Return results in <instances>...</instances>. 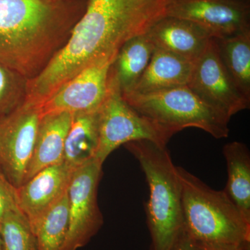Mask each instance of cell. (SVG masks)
<instances>
[{
    "mask_svg": "<svg viewBox=\"0 0 250 250\" xmlns=\"http://www.w3.org/2000/svg\"><path fill=\"white\" fill-rule=\"evenodd\" d=\"M166 7L161 0H88L65 45L28 81L25 103L40 105L92 62L116 55L125 42L165 16Z\"/></svg>",
    "mask_w": 250,
    "mask_h": 250,
    "instance_id": "obj_1",
    "label": "cell"
},
{
    "mask_svg": "<svg viewBox=\"0 0 250 250\" xmlns=\"http://www.w3.org/2000/svg\"><path fill=\"white\" fill-rule=\"evenodd\" d=\"M88 0H0V62L28 80L66 43Z\"/></svg>",
    "mask_w": 250,
    "mask_h": 250,
    "instance_id": "obj_2",
    "label": "cell"
},
{
    "mask_svg": "<svg viewBox=\"0 0 250 250\" xmlns=\"http://www.w3.org/2000/svg\"><path fill=\"white\" fill-rule=\"evenodd\" d=\"M125 146L139 161L149 186L146 214L152 250H172L185 233L177 167L166 146L147 140Z\"/></svg>",
    "mask_w": 250,
    "mask_h": 250,
    "instance_id": "obj_3",
    "label": "cell"
},
{
    "mask_svg": "<svg viewBox=\"0 0 250 250\" xmlns=\"http://www.w3.org/2000/svg\"><path fill=\"white\" fill-rule=\"evenodd\" d=\"M184 232L196 246H249L250 221L224 190H216L182 167Z\"/></svg>",
    "mask_w": 250,
    "mask_h": 250,
    "instance_id": "obj_4",
    "label": "cell"
},
{
    "mask_svg": "<svg viewBox=\"0 0 250 250\" xmlns=\"http://www.w3.org/2000/svg\"><path fill=\"white\" fill-rule=\"evenodd\" d=\"M123 97L136 111L174 134L189 127L203 130L216 139L229 134L230 119L206 103L188 85Z\"/></svg>",
    "mask_w": 250,
    "mask_h": 250,
    "instance_id": "obj_5",
    "label": "cell"
},
{
    "mask_svg": "<svg viewBox=\"0 0 250 250\" xmlns=\"http://www.w3.org/2000/svg\"><path fill=\"white\" fill-rule=\"evenodd\" d=\"M174 133L131 107L121 91L108 83L106 100L99 109V143L95 159L104 164L117 148L147 140L166 146Z\"/></svg>",
    "mask_w": 250,
    "mask_h": 250,
    "instance_id": "obj_6",
    "label": "cell"
},
{
    "mask_svg": "<svg viewBox=\"0 0 250 250\" xmlns=\"http://www.w3.org/2000/svg\"><path fill=\"white\" fill-rule=\"evenodd\" d=\"M103 166L94 159L72 172L67 187L68 233L62 250H77L85 246L103 226V216L98 202Z\"/></svg>",
    "mask_w": 250,
    "mask_h": 250,
    "instance_id": "obj_7",
    "label": "cell"
},
{
    "mask_svg": "<svg viewBox=\"0 0 250 250\" xmlns=\"http://www.w3.org/2000/svg\"><path fill=\"white\" fill-rule=\"evenodd\" d=\"M188 85L229 119L250 108V100L243 95L224 65L214 38L195 62Z\"/></svg>",
    "mask_w": 250,
    "mask_h": 250,
    "instance_id": "obj_8",
    "label": "cell"
},
{
    "mask_svg": "<svg viewBox=\"0 0 250 250\" xmlns=\"http://www.w3.org/2000/svg\"><path fill=\"white\" fill-rule=\"evenodd\" d=\"M41 118L39 106L24 103L0 121V169L15 188L25 179Z\"/></svg>",
    "mask_w": 250,
    "mask_h": 250,
    "instance_id": "obj_9",
    "label": "cell"
},
{
    "mask_svg": "<svg viewBox=\"0 0 250 250\" xmlns=\"http://www.w3.org/2000/svg\"><path fill=\"white\" fill-rule=\"evenodd\" d=\"M116 57L99 59L67 81L38 106L41 116L62 112L74 115L100 109L107 97L108 72Z\"/></svg>",
    "mask_w": 250,
    "mask_h": 250,
    "instance_id": "obj_10",
    "label": "cell"
},
{
    "mask_svg": "<svg viewBox=\"0 0 250 250\" xmlns=\"http://www.w3.org/2000/svg\"><path fill=\"white\" fill-rule=\"evenodd\" d=\"M166 16L191 21L215 39L250 30V2L238 0H170Z\"/></svg>",
    "mask_w": 250,
    "mask_h": 250,
    "instance_id": "obj_11",
    "label": "cell"
},
{
    "mask_svg": "<svg viewBox=\"0 0 250 250\" xmlns=\"http://www.w3.org/2000/svg\"><path fill=\"white\" fill-rule=\"evenodd\" d=\"M74 170L62 161L39 171L16 188L18 207L33 231L49 208L67 191Z\"/></svg>",
    "mask_w": 250,
    "mask_h": 250,
    "instance_id": "obj_12",
    "label": "cell"
},
{
    "mask_svg": "<svg viewBox=\"0 0 250 250\" xmlns=\"http://www.w3.org/2000/svg\"><path fill=\"white\" fill-rule=\"evenodd\" d=\"M147 33L156 47L194 62L200 58L213 38L191 21L167 16L156 21Z\"/></svg>",
    "mask_w": 250,
    "mask_h": 250,
    "instance_id": "obj_13",
    "label": "cell"
},
{
    "mask_svg": "<svg viewBox=\"0 0 250 250\" xmlns=\"http://www.w3.org/2000/svg\"><path fill=\"white\" fill-rule=\"evenodd\" d=\"M195 62L156 47L146 71L132 90L126 95H143L188 85Z\"/></svg>",
    "mask_w": 250,
    "mask_h": 250,
    "instance_id": "obj_14",
    "label": "cell"
},
{
    "mask_svg": "<svg viewBox=\"0 0 250 250\" xmlns=\"http://www.w3.org/2000/svg\"><path fill=\"white\" fill-rule=\"evenodd\" d=\"M72 117V113L67 112L41 116L24 182L42 169L63 161L65 139Z\"/></svg>",
    "mask_w": 250,
    "mask_h": 250,
    "instance_id": "obj_15",
    "label": "cell"
},
{
    "mask_svg": "<svg viewBox=\"0 0 250 250\" xmlns=\"http://www.w3.org/2000/svg\"><path fill=\"white\" fill-rule=\"evenodd\" d=\"M155 48L147 32L125 42L110 67L108 83L123 95L130 93L146 71Z\"/></svg>",
    "mask_w": 250,
    "mask_h": 250,
    "instance_id": "obj_16",
    "label": "cell"
},
{
    "mask_svg": "<svg viewBox=\"0 0 250 250\" xmlns=\"http://www.w3.org/2000/svg\"><path fill=\"white\" fill-rule=\"evenodd\" d=\"M99 143V110L74 114L65 139L63 161L75 169L95 159Z\"/></svg>",
    "mask_w": 250,
    "mask_h": 250,
    "instance_id": "obj_17",
    "label": "cell"
},
{
    "mask_svg": "<svg viewBox=\"0 0 250 250\" xmlns=\"http://www.w3.org/2000/svg\"><path fill=\"white\" fill-rule=\"evenodd\" d=\"M228 180L224 191L250 221V153L246 144L233 141L223 147Z\"/></svg>",
    "mask_w": 250,
    "mask_h": 250,
    "instance_id": "obj_18",
    "label": "cell"
},
{
    "mask_svg": "<svg viewBox=\"0 0 250 250\" xmlns=\"http://www.w3.org/2000/svg\"><path fill=\"white\" fill-rule=\"evenodd\" d=\"M214 39L229 73L243 95L250 100V30Z\"/></svg>",
    "mask_w": 250,
    "mask_h": 250,
    "instance_id": "obj_19",
    "label": "cell"
},
{
    "mask_svg": "<svg viewBox=\"0 0 250 250\" xmlns=\"http://www.w3.org/2000/svg\"><path fill=\"white\" fill-rule=\"evenodd\" d=\"M69 229L67 190L41 219L34 233L39 250H62Z\"/></svg>",
    "mask_w": 250,
    "mask_h": 250,
    "instance_id": "obj_20",
    "label": "cell"
},
{
    "mask_svg": "<svg viewBox=\"0 0 250 250\" xmlns=\"http://www.w3.org/2000/svg\"><path fill=\"white\" fill-rule=\"evenodd\" d=\"M0 234L4 250H39L37 237L18 207L1 219Z\"/></svg>",
    "mask_w": 250,
    "mask_h": 250,
    "instance_id": "obj_21",
    "label": "cell"
},
{
    "mask_svg": "<svg viewBox=\"0 0 250 250\" xmlns=\"http://www.w3.org/2000/svg\"><path fill=\"white\" fill-rule=\"evenodd\" d=\"M28 81L0 62V121L25 103Z\"/></svg>",
    "mask_w": 250,
    "mask_h": 250,
    "instance_id": "obj_22",
    "label": "cell"
},
{
    "mask_svg": "<svg viewBox=\"0 0 250 250\" xmlns=\"http://www.w3.org/2000/svg\"><path fill=\"white\" fill-rule=\"evenodd\" d=\"M17 207L16 188L0 169V221L7 212Z\"/></svg>",
    "mask_w": 250,
    "mask_h": 250,
    "instance_id": "obj_23",
    "label": "cell"
},
{
    "mask_svg": "<svg viewBox=\"0 0 250 250\" xmlns=\"http://www.w3.org/2000/svg\"><path fill=\"white\" fill-rule=\"evenodd\" d=\"M200 250H250L249 246L231 245H202L196 246Z\"/></svg>",
    "mask_w": 250,
    "mask_h": 250,
    "instance_id": "obj_24",
    "label": "cell"
},
{
    "mask_svg": "<svg viewBox=\"0 0 250 250\" xmlns=\"http://www.w3.org/2000/svg\"><path fill=\"white\" fill-rule=\"evenodd\" d=\"M172 250H200V249L184 233Z\"/></svg>",
    "mask_w": 250,
    "mask_h": 250,
    "instance_id": "obj_25",
    "label": "cell"
},
{
    "mask_svg": "<svg viewBox=\"0 0 250 250\" xmlns=\"http://www.w3.org/2000/svg\"><path fill=\"white\" fill-rule=\"evenodd\" d=\"M0 250H4V246H3L2 241H1V234H0Z\"/></svg>",
    "mask_w": 250,
    "mask_h": 250,
    "instance_id": "obj_26",
    "label": "cell"
},
{
    "mask_svg": "<svg viewBox=\"0 0 250 250\" xmlns=\"http://www.w3.org/2000/svg\"><path fill=\"white\" fill-rule=\"evenodd\" d=\"M238 1H246V2H250V0H238Z\"/></svg>",
    "mask_w": 250,
    "mask_h": 250,
    "instance_id": "obj_27",
    "label": "cell"
}]
</instances>
